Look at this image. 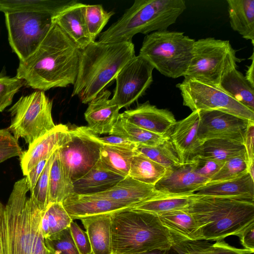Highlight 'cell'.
Instances as JSON below:
<instances>
[{
  "label": "cell",
  "mask_w": 254,
  "mask_h": 254,
  "mask_svg": "<svg viewBox=\"0 0 254 254\" xmlns=\"http://www.w3.org/2000/svg\"><path fill=\"white\" fill-rule=\"evenodd\" d=\"M80 49L55 23L36 51L20 61L16 76L31 88L46 91L73 85Z\"/></svg>",
  "instance_id": "1"
},
{
  "label": "cell",
  "mask_w": 254,
  "mask_h": 254,
  "mask_svg": "<svg viewBox=\"0 0 254 254\" xmlns=\"http://www.w3.org/2000/svg\"><path fill=\"white\" fill-rule=\"evenodd\" d=\"M29 190L24 177L14 184L6 204L0 201V254H54L42 233L43 212Z\"/></svg>",
  "instance_id": "2"
},
{
  "label": "cell",
  "mask_w": 254,
  "mask_h": 254,
  "mask_svg": "<svg viewBox=\"0 0 254 254\" xmlns=\"http://www.w3.org/2000/svg\"><path fill=\"white\" fill-rule=\"evenodd\" d=\"M135 56L132 41L91 42L80 50L78 73L71 96H77L82 103L88 104Z\"/></svg>",
  "instance_id": "3"
},
{
  "label": "cell",
  "mask_w": 254,
  "mask_h": 254,
  "mask_svg": "<svg viewBox=\"0 0 254 254\" xmlns=\"http://www.w3.org/2000/svg\"><path fill=\"white\" fill-rule=\"evenodd\" d=\"M185 210L198 223L202 240L237 236L254 223V202L242 199L195 195Z\"/></svg>",
  "instance_id": "4"
},
{
  "label": "cell",
  "mask_w": 254,
  "mask_h": 254,
  "mask_svg": "<svg viewBox=\"0 0 254 254\" xmlns=\"http://www.w3.org/2000/svg\"><path fill=\"white\" fill-rule=\"evenodd\" d=\"M113 254L170 250L174 240L158 215L134 208L111 214Z\"/></svg>",
  "instance_id": "5"
},
{
  "label": "cell",
  "mask_w": 254,
  "mask_h": 254,
  "mask_svg": "<svg viewBox=\"0 0 254 254\" xmlns=\"http://www.w3.org/2000/svg\"><path fill=\"white\" fill-rule=\"evenodd\" d=\"M186 8L184 0H135L116 22L99 35L98 41H132L138 33L166 30Z\"/></svg>",
  "instance_id": "6"
},
{
  "label": "cell",
  "mask_w": 254,
  "mask_h": 254,
  "mask_svg": "<svg viewBox=\"0 0 254 254\" xmlns=\"http://www.w3.org/2000/svg\"><path fill=\"white\" fill-rule=\"evenodd\" d=\"M194 42L182 32L156 31L144 37L139 55L165 76L184 77Z\"/></svg>",
  "instance_id": "7"
},
{
  "label": "cell",
  "mask_w": 254,
  "mask_h": 254,
  "mask_svg": "<svg viewBox=\"0 0 254 254\" xmlns=\"http://www.w3.org/2000/svg\"><path fill=\"white\" fill-rule=\"evenodd\" d=\"M243 60L229 41L208 37L193 44L191 60L185 77L217 86L229 71L237 68Z\"/></svg>",
  "instance_id": "8"
},
{
  "label": "cell",
  "mask_w": 254,
  "mask_h": 254,
  "mask_svg": "<svg viewBox=\"0 0 254 254\" xmlns=\"http://www.w3.org/2000/svg\"><path fill=\"white\" fill-rule=\"evenodd\" d=\"M52 108V102L44 91L21 96L8 110L11 123L8 130L17 140L23 138L30 145L56 127Z\"/></svg>",
  "instance_id": "9"
},
{
  "label": "cell",
  "mask_w": 254,
  "mask_h": 254,
  "mask_svg": "<svg viewBox=\"0 0 254 254\" xmlns=\"http://www.w3.org/2000/svg\"><path fill=\"white\" fill-rule=\"evenodd\" d=\"M4 15L9 45L19 61H25L44 39L53 23V15L36 12L6 13Z\"/></svg>",
  "instance_id": "10"
},
{
  "label": "cell",
  "mask_w": 254,
  "mask_h": 254,
  "mask_svg": "<svg viewBox=\"0 0 254 254\" xmlns=\"http://www.w3.org/2000/svg\"><path fill=\"white\" fill-rule=\"evenodd\" d=\"M176 87L181 92L183 105L192 111L217 110L254 121V112L216 86L185 77Z\"/></svg>",
  "instance_id": "11"
},
{
  "label": "cell",
  "mask_w": 254,
  "mask_h": 254,
  "mask_svg": "<svg viewBox=\"0 0 254 254\" xmlns=\"http://www.w3.org/2000/svg\"><path fill=\"white\" fill-rule=\"evenodd\" d=\"M87 127L69 129L67 140L58 149L59 158L72 182L86 174L100 159L103 144Z\"/></svg>",
  "instance_id": "12"
},
{
  "label": "cell",
  "mask_w": 254,
  "mask_h": 254,
  "mask_svg": "<svg viewBox=\"0 0 254 254\" xmlns=\"http://www.w3.org/2000/svg\"><path fill=\"white\" fill-rule=\"evenodd\" d=\"M154 69L141 56L133 57L116 76V84L112 100L120 109L127 108L143 96L150 86Z\"/></svg>",
  "instance_id": "13"
},
{
  "label": "cell",
  "mask_w": 254,
  "mask_h": 254,
  "mask_svg": "<svg viewBox=\"0 0 254 254\" xmlns=\"http://www.w3.org/2000/svg\"><path fill=\"white\" fill-rule=\"evenodd\" d=\"M197 137L202 143L211 139H222L244 144L250 121L217 110H198Z\"/></svg>",
  "instance_id": "14"
},
{
  "label": "cell",
  "mask_w": 254,
  "mask_h": 254,
  "mask_svg": "<svg viewBox=\"0 0 254 254\" xmlns=\"http://www.w3.org/2000/svg\"><path fill=\"white\" fill-rule=\"evenodd\" d=\"M199 119V111H192L186 118L176 123L168 136L182 165L192 162L202 144L197 137Z\"/></svg>",
  "instance_id": "15"
},
{
  "label": "cell",
  "mask_w": 254,
  "mask_h": 254,
  "mask_svg": "<svg viewBox=\"0 0 254 254\" xmlns=\"http://www.w3.org/2000/svg\"><path fill=\"white\" fill-rule=\"evenodd\" d=\"M208 181L196 173L191 163L166 169L164 175L154 188L162 194L189 195L193 194Z\"/></svg>",
  "instance_id": "16"
},
{
  "label": "cell",
  "mask_w": 254,
  "mask_h": 254,
  "mask_svg": "<svg viewBox=\"0 0 254 254\" xmlns=\"http://www.w3.org/2000/svg\"><path fill=\"white\" fill-rule=\"evenodd\" d=\"M120 117L143 129L163 136L167 135L177 122L171 112L159 109L148 101L124 111Z\"/></svg>",
  "instance_id": "17"
},
{
  "label": "cell",
  "mask_w": 254,
  "mask_h": 254,
  "mask_svg": "<svg viewBox=\"0 0 254 254\" xmlns=\"http://www.w3.org/2000/svg\"><path fill=\"white\" fill-rule=\"evenodd\" d=\"M69 128L63 124L56 125L50 131L29 145L28 149L19 157L23 175L41 161L49 159L68 139Z\"/></svg>",
  "instance_id": "18"
},
{
  "label": "cell",
  "mask_w": 254,
  "mask_h": 254,
  "mask_svg": "<svg viewBox=\"0 0 254 254\" xmlns=\"http://www.w3.org/2000/svg\"><path fill=\"white\" fill-rule=\"evenodd\" d=\"M111 92L104 88L88 103L84 113L88 128L98 135L109 134L118 120L120 109L109 97Z\"/></svg>",
  "instance_id": "19"
},
{
  "label": "cell",
  "mask_w": 254,
  "mask_h": 254,
  "mask_svg": "<svg viewBox=\"0 0 254 254\" xmlns=\"http://www.w3.org/2000/svg\"><path fill=\"white\" fill-rule=\"evenodd\" d=\"M63 204L72 220H80L98 215L112 214L135 207L105 198L74 193L65 199Z\"/></svg>",
  "instance_id": "20"
},
{
  "label": "cell",
  "mask_w": 254,
  "mask_h": 254,
  "mask_svg": "<svg viewBox=\"0 0 254 254\" xmlns=\"http://www.w3.org/2000/svg\"><path fill=\"white\" fill-rule=\"evenodd\" d=\"M86 4L72 0L52 17V22L82 50L91 42L84 17Z\"/></svg>",
  "instance_id": "21"
},
{
  "label": "cell",
  "mask_w": 254,
  "mask_h": 254,
  "mask_svg": "<svg viewBox=\"0 0 254 254\" xmlns=\"http://www.w3.org/2000/svg\"><path fill=\"white\" fill-rule=\"evenodd\" d=\"M160 194L161 193L155 190L154 186L142 183L127 176L109 190L86 195L105 198L136 206Z\"/></svg>",
  "instance_id": "22"
},
{
  "label": "cell",
  "mask_w": 254,
  "mask_h": 254,
  "mask_svg": "<svg viewBox=\"0 0 254 254\" xmlns=\"http://www.w3.org/2000/svg\"><path fill=\"white\" fill-rule=\"evenodd\" d=\"M193 194L197 196L236 198L254 202V179L248 172L231 180L207 183Z\"/></svg>",
  "instance_id": "23"
},
{
  "label": "cell",
  "mask_w": 254,
  "mask_h": 254,
  "mask_svg": "<svg viewBox=\"0 0 254 254\" xmlns=\"http://www.w3.org/2000/svg\"><path fill=\"white\" fill-rule=\"evenodd\" d=\"M174 238V244L182 241L202 240L198 223L186 210H178L158 215Z\"/></svg>",
  "instance_id": "24"
},
{
  "label": "cell",
  "mask_w": 254,
  "mask_h": 254,
  "mask_svg": "<svg viewBox=\"0 0 254 254\" xmlns=\"http://www.w3.org/2000/svg\"><path fill=\"white\" fill-rule=\"evenodd\" d=\"M125 177L105 167L100 161L86 174L73 182V193L91 195L110 190Z\"/></svg>",
  "instance_id": "25"
},
{
  "label": "cell",
  "mask_w": 254,
  "mask_h": 254,
  "mask_svg": "<svg viewBox=\"0 0 254 254\" xmlns=\"http://www.w3.org/2000/svg\"><path fill=\"white\" fill-rule=\"evenodd\" d=\"M88 235L92 254H113L111 214H102L82 218Z\"/></svg>",
  "instance_id": "26"
},
{
  "label": "cell",
  "mask_w": 254,
  "mask_h": 254,
  "mask_svg": "<svg viewBox=\"0 0 254 254\" xmlns=\"http://www.w3.org/2000/svg\"><path fill=\"white\" fill-rule=\"evenodd\" d=\"M232 29L254 44V0H227Z\"/></svg>",
  "instance_id": "27"
},
{
  "label": "cell",
  "mask_w": 254,
  "mask_h": 254,
  "mask_svg": "<svg viewBox=\"0 0 254 254\" xmlns=\"http://www.w3.org/2000/svg\"><path fill=\"white\" fill-rule=\"evenodd\" d=\"M217 86L236 101L254 112V87L236 68L227 72Z\"/></svg>",
  "instance_id": "28"
},
{
  "label": "cell",
  "mask_w": 254,
  "mask_h": 254,
  "mask_svg": "<svg viewBox=\"0 0 254 254\" xmlns=\"http://www.w3.org/2000/svg\"><path fill=\"white\" fill-rule=\"evenodd\" d=\"M57 150L50 172L49 204L63 203L65 199L73 193V182L68 172L60 161Z\"/></svg>",
  "instance_id": "29"
},
{
  "label": "cell",
  "mask_w": 254,
  "mask_h": 254,
  "mask_svg": "<svg viewBox=\"0 0 254 254\" xmlns=\"http://www.w3.org/2000/svg\"><path fill=\"white\" fill-rule=\"evenodd\" d=\"M125 138L137 146H156L169 139L167 135H160L129 123L119 116L110 135Z\"/></svg>",
  "instance_id": "30"
},
{
  "label": "cell",
  "mask_w": 254,
  "mask_h": 254,
  "mask_svg": "<svg viewBox=\"0 0 254 254\" xmlns=\"http://www.w3.org/2000/svg\"><path fill=\"white\" fill-rule=\"evenodd\" d=\"M211 244L205 240L176 243L173 249L178 254H252L251 251L230 246L224 240Z\"/></svg>",
  "instance_id": "31"
},
{
  "label": "cell",
  "mask_w": 254,
  "mask_h": 254,
  "mask_svg": "<svg viewBox=\"0 0 254 254\" xmlns=\"http://www.w3.org/2000/svg\"><path fill=\"white\" fill-rule=\"evenodd\" d=\"M195 197L194 194L175 195L160 194L136 205L134 208L157 215L187 208Z\"/></svg>",
  "instance_id": "32"
},
{
  "label": "cell",
  "mask_w": 254,
  "mask_h": 254,
  "mask_svg": "<svg viewBox=\"0 0 254 254\" xmlns=\"http://www.w3.org/2000/svg\"><path fill=\"white\" fill-rule=\"evenodd\" d=\"M71 0H0V11L4 13L16 12H36L53 16Z\"/></svg>",
  "instance_id": "33"
},
{
  "label": "cell",
  "mask_w": 254,
  "mask_h": 254,
  "mask_svg": "<svg viewBox=\"0 0 254 254\" xmlns=\"http://www.w3.org/2000/svg\"><path fill=\"white\" fill-rule=\"evenodd\" d=\"M243 154V144L222 139H211L204 141L197 156L214 160L226 161Z\"/></svg>",
  "instance_id": "34"
},
{
  "label": "cell",
  "mask_w": 254,
  "mask_h": 254,
  "mask_svg": "<svg viewBox=\"0 0 254 254\" xmlns=\"http://www.w3.org/2000/svg\"><path fill=\"white\" fill-rule=\"evenodd\" d=\"M136 153L135 150L103 145L99 160L109 170L126 177L128 176L131 162Z\"/></svg>",
  "instance_id": "35"
},
{
  "label": "cell",
  "mask_w": 254,
  "mask_h": 254,
  "mask_svg": "<svg viewBox=\"0 0 254 254\" xmlns=\"http://www.w3.org/2000/svg\"><path fill=\"white\" fill-rule=\"evenodd\" d=\"M166 169L136 152L131 160L128 176L142 183L154 186L164 175Z\"/></svg>",
  "instance_id": "36"
},
{
  "label": "cell",
  "mask_w": 254,
  "mask_h": 254,
  "mask_svg": "<svg viewBox=\"0 0 254 254\" xmlns=\"http://www.w3.org/2000/svg\"><path fill=\"white\" fill-rule=\"evenodd\" d=\"M73 221L63 203H50L43 212L41 228L45 239L64 229L69 227Z\"/></svg>",
  "instance_id": "37"
},
{
  "label": "cell",
  "mask_w": 254,
  "mask_h": 254,
  "mask_svg": "<svg viewBox=\"0 0 254 254\" xmlns=\"http://www.w3.org/2000/svg\"><path fill=\"white\" fill-rule=\"evenodd\" d=\"M135 151L166 169L181 164L169 139L156 146H137Z\"/></svg>",
  "instance_id": "38"
},
{
  "label": "cell",
  "mask_w": 254,
  "mask_h": 254,
  "mask_svg": "<svg viewBox=\"0 0 254 254\" xmlns=\"http://www.w3.org/2000/svg\"><path fill=\"white\" fill-rule=\"evenodd\" d=\"M114 14L113 11L104 10L102 4H86L84 17L91 42L95 41L97 37Z\"/></svg>",
  "instance_id": "39"
},
{
  "label": "cell",
  "mask_w": 254,
  "mask_h": 254,
  "mask_svg": "<svg viewBox=\"0 0 254 254\" xmlns=\"http://www.w3.org/2000/svg\"><path fill=\"white\" fill-rule=\"evenodd\" d=\"M248 164L245 154L226 161L220 169L207 183L231 180L248 173Z\"/></svg>",
  "instance_id": "40"
},
{
  "label": "cell",
  "mask_w": 254,
  "mask_h": 254,
  "mask_svg": "<svg viewBox=\"0 0 254 254\" xmlns=\"http://www.w3.org/2000/svg\"><path fill=\"white\" fill-rule=\"evenodd\" d=\"M56 151L48 159L35 186L30 192V197L35 202L39 209L44 212L48 205L49 175Z\"/></svg>",
  "instance_id": "41"
},
{
  "label": "cell",
  "mask_w": 254,
  "mask_h": 254,
  "mask_svg": "<svg viewBox=\"0 0 254 254\" xmlns=\"http://www.w3.org/2000/svg\"><path fill=\"white\" fill-rule=\"evenodd\" d=\"M46 245L54 254H80L69 227L45 239Z\"/></svg>",
  "instance_id": "42"
},
{
  "label": "cell",
  "mask_w": 254,
  "mask_h": 254,
  "mask_svg": "<svg viewBox=\"0 0 254 254\" xmlns=\"http://www.w3.org/2000/svg\"><path fill=\"white\" fill-rule=\"evenodd\" d=\"M23 80L0 73V112H2L12 102L14 95L23 85Z\"/></svg>",
  "instance_id": "43"
},
{
  "label": "cell",
  "mask_w": 254,
  "mask_h": 254,
  "mask_svg": "<svg viewBox=\"0 0 254 254\" xmlns=\"http://www.w3.org/2000/svg\"><path fill=\"white\" fill-rule=\"evenodd\" d=\"M21 148L18 140L7 129H0V163L15 156L22 154Z\"/></svg>",
  "instance_id": "44"
},
{
  "label": "cell",
  "mask_w": 254,
  "mask_h": 254,
  "mask_svg": "<svg viewBox=\"0 0 254 254\" xmlns=\"http://www.w3.org/2000/svg\"><path fill=\"white\" fill-rule=\"evenodd\" d=\"M224 162L196 156L192 164L197 174L209 181L220 169Z\"/></svg>",
  "instance_id": "45"
},
{
  "label": "cell",
  "mask_w": 254,
  "mask_h": 254,
  "mask_svg": "<svg viewBox=\"0 0 254 254\" xmlns=\"http://www.w3.org/2000/svg\"><path fill=\"white\" fill-rule=\"evenodd\" d=\"M69 228L74 243L80 254H92V249L88 235L73 221Z\"/></svg>",
  "instance_id": "46"
},
{
  "label": "cell",
  "mask_w": 254,
  "mask_h": 254,
  "mask_svg": "<svg viewBox=\"0 0 254 254\" xmlns=\"http://www.w3.org/2000/svg\"><path fill=\"white\" fill-rule=\"evenodd\" d=\"M254 121H250L246 132L244 145L248 164V172L254 179Z\"/></svg>",
  "instance_id": "47"
},
{
  "label": "cell",
  "mask_w": 254,
  "mask_h": 254,
  "mask_svg": "<svg viewBox=\"0 0 254 254\" xmlns=\"http://www.w3.org/2000/svg\"><path fill=\"white\" fill-rule=\"evenodd\" d=\"M97 139L103 144L135 150L137 145L128 140L121 136L111 134L108 136L100 137Z\"/></svg>",
  "instance_id": "48"
},
{
  "label": "cell",
  "mask_w": 254,
  "mask_h": 254,
  "mask_svg": "<svg viewBox=\"0 0 254 254\" xmlns=\"http://www.w3.org/2000/svg\"><path fill=\"white\" fill-rule=\"evenodd\" d=\"M244 249L254 252V223L243 230L237 236Z\"/></svg>",
  "instance_id": "49"
},
{
  "label": "cell",
  "mask_w": 254,
  "mask_h": 254,
  "mask_svg": "<svg viewBox=\"0 0 254 254\" xmlns=\"http://www.w3.org/2000/svg\"><path fill=\"white\" fill-rule=\"evenodd\" d=\"M49 159H44L39 162L26 176L25 177L30 192L35 186Z\"/></svg>",
  "instance_id": "50"
},
{
  "label": "cell",
  "mask_w": 254,
  "mask_h": 254,
  "mask_svg": "<svg viewBox=\"0 0 254 254\" xmlns=\"http://www.w3.org/2000/svg\"><path fill=\"white\" fill-rule=\"evenodd\" d=\"M252 60L251 64L248 66V69L246 70V74L245 76L246 79L249 81V82L254 87V53H253L252 56L250 58Z\"/></svg>",
  "instance_id": "51"
},
{
  "label": "cell",
  "mask_w": 254,
  "mask_h": 254,
  "mask_svg": "<svg viewBox=\"0 0 254 254\" xmlns=\"http://www.w3.org/2000/svg\"><path fill=\"white\" fill-rule=\"evenodd\" d=\"M124 254H178L173 248L170 250H154L141 253Z\"/></svg>",
  "instance_id": "52"
}]
</instances>
